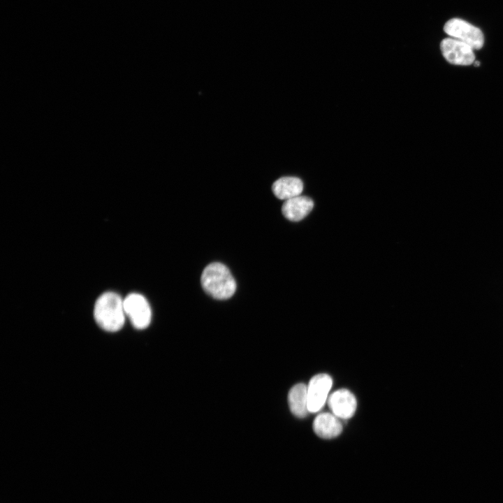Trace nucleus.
Listing matches in <instances>:
<instances>
[{"instance_id": "nucleus-1", "label": "nucleus", "mask_w": 503, "mask_h": 503, "mask_svg": "<svg viewBox=\"0 0 503 503\" xmlns=\"http://www.w3.org/2000/svg\"><path fill=\"white\" fill-rule=\"evenodd\" d=\"M201 282L203 290L217 300L228 299L236 290V282L230 270L218 262L212 263L204 268Z\"/></svg>"}, {"instance_id": "nucleus-2", "label": "nucleus", "mask_w": 503, "mask_h": 503, "mask_svg": "<svg viewBox=\"0 0 503 503\" xmlns=\"http://www.w3.org/2000/svg\"><path fill=\"white\" fill-rule=\"evenodd\" d=\"M94 315L102 329L109 332L120 330L126 317L124 300L115 293H104L95 303Z\"/></svg>"}, {"instance_id": "nucleus-3", "label": "nucleus", "mask_w": 503, "mask_h": 503, "mask_svg": "<svg viewBox=\"0 0 503 503\" xmlns=\"http://www.w3.org/2000/svg\"><path fill=\"white\" fill-rule=\"evenodd\" d=\"M444 31L451 38L467 44L474 50H480L484 44V36L481 30L462 19L449 20L444 24Z\"/></svg>"}, {"instance_id": "nucleus-4", "label": "nucleus", "mask_w": 503, "mask_h": 503, "mask_svg": "<svg viewBox=\"0 0 503 503\" xmlns=\"http://www.w3.org/2000/svg\"><path fill=\"white\" fill-rule=\"evenodd\" d=\"M126 316L137 329H145L150 323L152 311L147 299L136 293L129 294L124 299Z\"/></svg>"}, {"instance_id": "nucleus-5", "label": "nucleus", "mask_w": 503, "mask_h": 503, "mask_svg": "<svg viewBox=\"0 0 503 503\" xmlns=\"http://www.w3.org/2000/svg\"><path fill=\"white\" fill-rule=\"evenodd\" d=\"M442 54L450 64L469 66L474 63V49L467 44L453 38H446L440 44Z\"/></svg>"}, {"instance_id": "nucleus-6", "label": "nucleus", "mask_w": 503, "mask_h": 503, "mask_svg": "<svg viewBox=\"0 0 503 503\" xmlns=\"http://www.w3.org/2000/svg\"><path fill=\"white\" fill-rule=\"evenodd\" d=\"M333 385L331 377L326 374L313 377L307 386L308 409L311 413L319 411L324 405Z\"/></svg>"}, {"instance_id": "nucleus-7", "label": "nucleus", "mask_w": 503, "mask_h": 503, "mask_svg": "<svg viewBox=\"0 0 503 503\" xmlns=\"http://www.w3.org/2000/svg\"><path fill=\"white\" fill-rule=\"evenodd\" d=\"M328 404L333 414L342 419L352 417L357 407L354 395L347 389L333 392L328 398Z\"/></svg>"}, {"instance_id": "nucleus-8", "label": "nucleus", "mask_w": 503, "mask_h": 503, "mask_svg": "<svg viewBox=\"0 0 503 503\" xmlns=\"http://www.w3.org/2000/svg\"><path fill=\"white\" fill-rule=\"evenodd\" d=\"M313 201L305 196H298L284 201L282 207L283 215L292 221H299L312 211Z\"/></svg>"}, {"instance_id": "nucleus-9", "label": "nucleus", "mask_w": 503, "mask_h": 503, "mask_svg": "<svg viewBox=\"0 0 503 503\" xmlns=\"http://www.w3.org/2000/svg\"><path fill=\"white\" fill-rule=\"evenodd\" d=\"M314 432L323 439L337 437L342 431L340 418L330 413H322L316 416L313 423Z\"/></svg>"}, {"instance_id": "nucleus-10", "label": "nucleus", "mask_w": 503, "mask_h": 503, "mask_svg": "<svg viewBox=\"0 0 503 503\" xmlns=\"http://www.w3.org/2000/svg\"><path fill=\"white\" fill-rule=\"evenodd\" d=\"M272 190L277 198L286 201L301 194L303 183L296 177H282L273 183Z\"/></svg>"}, {"instance_id": "nucleus-11", "label": "nucleus", "mask_w": 503, "mask_h": 503, "mask_svg": "<svg viewBox=\"0 0 503 503\" xmlns=\"http://www.w3.org/2000/svg\"><path fill=\"white\" fill-rule=\"evenodd\" d=\"M288 402L291 411L298 418L305 417L309 411L307 386L302 383L293 386L289 392Z\"/></svg>"}, {"instance_id": "nucleus-12", "label": "nucleus", "mask_w": 503, "mask_h": 503, "mask_svg": "<svg viewBox=\"0 0 503 503\" xmlns=\"http://www.w3.org/2000/svg\"><path fill=\"white\" fill-rule=\"evenodd\" d=\"M474 64L476 66H479L480 65V63L479 62V61H475L474 63Z\"/></svg>"}]
</instances>
